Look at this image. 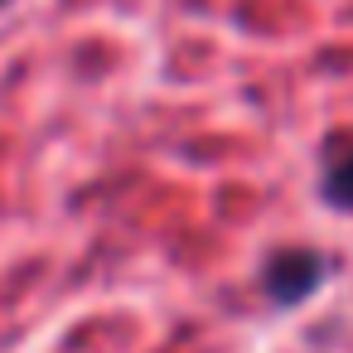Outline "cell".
<instances>
[{
  "label": "cell",
  "instance_id": "1",
  "mask_svg": "<svg viewBox=\"0 0 353 353\" xmlns=\"http://www.w3.org/2000/svg\"><path fill=\"white\" fill-rule=\"evenodd\" d=\"M324 271H329V266H324L319 252H310V247H290V252H276V256L266 261L261 285H266V295H271L276 305H300L305 295L319 290Z\"/></svg>",
  "mask_w": 353,
  "mask_h": 353
},
{
  "label": "cell",
  "instance_id": "2",
  "mask_svg": "<svg viewBox=\"0 0 353 353\" xmlns=\"http://www.w3.org/2000/svg\"><path fill=\"white\" fill-rule=\"evenodd\" d=\"M319 194H324L334 208L353 213V150H343V155L329 160V170H324V179H319Z\"/></svg>",
  "mask_w": 353,
  "mask_h": 353
}]
</instances>
